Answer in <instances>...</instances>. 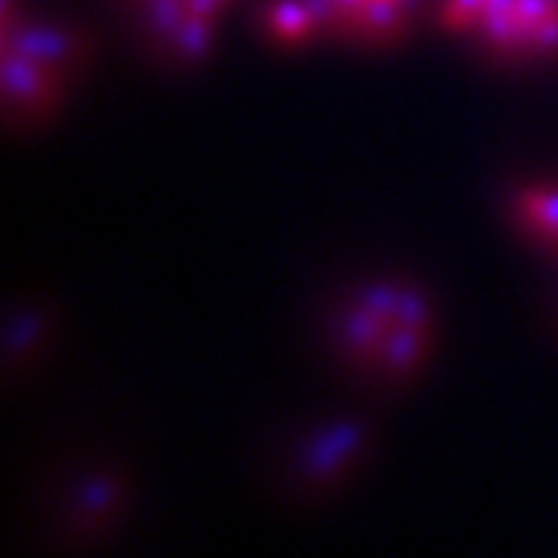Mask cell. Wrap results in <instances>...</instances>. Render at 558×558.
Listing matches in <instances>:
<instances>
[{
    "instance_id": "6da1fadb",
    "label": "cell",
    "mask_w": 558,
    "mask_h": 558,
    "mask_svg": "<svg viewBox=\"0 0 558 558\" xmlns=\"http://www.w3.org/2000/svg\"><path fill=\"white\" fill-rule=\"evenodd\" d=\"M336 323L348 363L381 381L416 373L435 336L432 301L407 279H373L360 286L344 301Z\"/></svg>"
},
{
    "instance_id": "52a82bcc",
    "label": "cell",
    "mask_w": 558,
    "mask_h": 558,
    "mask_svg": "<svg viewBox=\"0 0 558 558\" xmlns=\"http://www.w3.org/2000/svg\"><path fill=\"white\" fill-rule=\"evenodd\" d=\"M267 28L277 40H304L314 28H323L314 0H279L267 13Z\"/></svg>"
},
{
    "instance_id": "8992f818",
    "label": "cell",
    "mask_w": 558,
    "mask_h": 558,
    "mask_svg": "<svg viewBox=\"0 0 558 558\" xmlns=\"http://www.w3.org/2000/svg\"><path fill=\"white\" fill-rule=\"evenodd\" d=\"M515 218L524 227L527 236L543 242L549 252L558 255V186L556 183H539L521 190L515 199Z\"/></svg>"
},
{
    "instance_id": "277c9868",
    "label": "cell",
    "mask_w": 558,
    "mask_h": 558,
    "mask_svg": "<svg viewBox=\"0 0 558 558\" xmlns=\"http://www.w3.org/2000/svg\"><path fill=\"white\" fill-rule=\"evenodd\" d=\"M149 44L178 62H196L211 47L230 0H128Z\"/></svg>"
},
{
    "instance_id": "3957f363",
    "label": "cell",
    "mask_w": 558,
    "mask_h": 558,
    "mask_svg": "<svg viewBox=\"0 0 558 558\" xmlns=\"http://www.w3.org/2000/svg\"><path fill=\"white\" fill-rule=\"evenodd\" d=\"M75 40L62 28L25 25L7 38L3 50V100L16 119H38L57 102L62 84L72 75Z\"/></svg>"
},
{
    "instance_id": "7a4b0ae2",
    "label": "cell",
    "mask_w": 558,
    "mask_h": 558,
    "mask_svg": "<svg viewBox=\"0 0 558 558\" xmlns=\"http://www.w3.org/2000/svg\"><path fill=\"white\" fill-rule=\"evenodd\" d=\"M440 22L497 60L558 57V0H440Z\"/></svg>"
},
{
    "instance_id": "5b68a950",
    "label": "cell",
    "mask_w": 558,
    "mask_h": 558,
    "mask_svg": "<svg viewBox=\"0 0 558 558\" xmlns=\"http://www.w3.org/2000/svg\"><path fill=\"white\" fill-rule=\"evenodd\" d=\"M326 28L360 40H381L398 35L416 0H314Z\"/></svg>"
}]
</instances>
